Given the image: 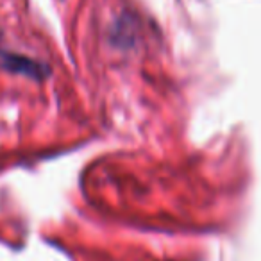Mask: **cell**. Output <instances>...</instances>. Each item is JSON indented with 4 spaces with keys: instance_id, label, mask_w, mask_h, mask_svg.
Returning <instances> with one entry per match:
<instances>
[{
    "instance_id": "6da1fadb",
    "label": "cell",
    "mask_w": 261,
    "mask_h": 261,
    "mask_svg": "<svg viewBox=\"0 0 261 261\" xmlns=\"http://www.w3.org/2000/svg\"><path fill=\"white\" fill-rule=\"evenodd\" d=\"M0 65L11 72H22L29 75H40V65L27 58H22L18 54H13L0 47Z\"/></svg>"
}]
</instances>
